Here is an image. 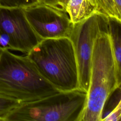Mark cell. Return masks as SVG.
I'll list each match as a JSON object with an SVG mask.
<instances>
[{
	"instance_id": "6da1fadb",
	"label": "cell",
	"mask_w": 121,
	"mask_h": 121,
	"mask_svg": "<svg viewBox=\"0 0 121 121\" xmlns=\"http://www.w3.org/2000/svg\"><path fill=\"white\" fill-rule=\"evenodd\" d=\"M60 92L39 73L26 54L2 48L0 54V94L21 103L34 101Z\"/></svg>"
},
{
	"instance_id": "7a4b0ae2",
	"label": "cell",
	"mask_w": 121,
	"mask_h": 121,
	"mask_svg": "<svg viewBox=\"0 0 121 121\" xmlns=\"http://www.w3.org/2000/svg\"><path fill=\"white\" fill-rule=\"evenodd\" d=\"M121 85L116 76L108 28L99 33L94 43L88 89L78 121H102L107 100Z\"/></svg>"
},
{
	"instance_id": "3957f363",
	"label": "cell",
	"mask_w": 121,
	"mask_h": 121,
	"mask_svg": "<svg viewBox=\"0 0 121 121\" xmlns=\"http://www.w3.org/2000/svg\"><path fill=\"white\" fill-rule=\"evenodd\" d=\"M26 55L43 77L60 91L79 89L77 59L69 37L43 39Z\"/></svg>"
},
{
	"instance_id": "277c9868",
	"label": "cell",
	"mask_w": 121,
	"mask_h": 121,
	"mask_svg": "<svg viewBox=\"0 0 121 121\" xmlns=\"http://www.w3.org/2000/svg\"><path fill=\"white\" fill-rule=\"evenodd\" d=\"M86 92L80 89L20 103L5 121H78L85 106Z\"/></svg>"
},
{
	"instance_id": "5b68a950",
	"label": "cell",
	"mask_w": 121,
	"mask_h": 121,
	"mask_svg": "<svg viewBox=\"0 0 121 121\" xmlns=\"http://www.w3.org/2000/svg\"><path fill=\"white\" fill-rule=\"evenodd\" d=\"M108 28V17L95 12L86 19L73 24L69 36L77 59L79 89L86 93L95 40L99 33Z\"/></svg>"
},
{
	"instance_id": "8992f818",
	"label": "cell",
	"mask_w": 121,
	"mask_h": 121,
	"mask_svg": "<svg viewBox=\"0 0 121 121\" xmlns=\"http://www.w3.org/2000/svg\"><path fill=\"white\" fill-rule=\"evenodd\" d=\"M22 9L30 26L41 40L69 37L73 24L64 8L40 1Z\"/></svg>"
},
{
	"instance_id": "52a82bcc",
	"label": "cell",
	"mask_w": 121,
	"mask_h": 121,
	"mask_svg": "<svg viewBox=\"0 0 121 121\" xmlns=\"http://www.w3.org/2000/svg\"><path fill=\"white\" fill-rule=\"evenodd\" d=\"M41 40L22 8L0 7V45L2 48L26 54Z\"/></svg>"
},
{
	"instance_id": "ba28073f",
	"label": "cell",
	"mask_w": 121,
	"mask_h": 121,
	"mask_svg": "<svg viewBox=\"0 0 121 121\" xmlns=\"http://www.w3.org/2000/svg\"><path fill=\"white\" fill-rule=\"evenodd\" d=\"M109 35L117 79L121 83V20L108 17Z\"/></svg>"
},
{
	"instance_id": "9c48e42d",
	"label": "cell",
	"mask_w": 121,
	"mask_h": 121,
	"mask_svg": "<svg viewBox=\"0 0 121 121\" xmlns=\"http://www.w3.org/2000/svg\"><path fill=\"white\" fill-rule=\"evenodd\" d=\"M65 9L73 24L86 19L96 12L95 7L88 0H67Z\"/></svg>"
},
{
	"instance_id": "30bf717a",
	"label": "cell",
	"mask_w": 121,
	"mask_h": 121,
	"mask_svg": "<svg viewBox=\"0 0 121 121\" xmlns=\"http://www.w3.org/2000/svg\"><path fill=\"white\" fill-rule=\"evenodd\" d=\"M88 0L95 7L96 12L121 20V13L118 10L114 0Z\"/></svg>"
},
{
	"instance_id": "8fae6325",
	"label": "cell",
	"mask_w": 121,
	"mask_h": 121,
	"mask_svg": "<svg viewBox=\"0 0 121 121\" xmlns=\"http://www.w3.org/2000/svg\"><path fill=\"white\" fill-rule=\"evenodd\" d=\"M21 103L0 94V121H5L8 114Z\"/></svg>"
},
{
	"instance_id": "7c38bea8",
	"label": "cell",
	"mask_w": 121,
	"mask_h": 121,
	"mask_svg": "<svg viewBox=\"0 0 121 121\" xmlns=\"http://www.w3.org/2000/svg\"><path fill=\"white\" fill-rule=\"evenodd\" d=\"M41 0H0V7L23 8L35 4Z\"/></svg>"
},
{
	"instance_id": "4fadbf2b",
	"label": "cell",
	"mask_w": 121,
	"mask_h": 121,
	"mask_svg": "<svg viewBox=\"0 0 121 121\" xmlns=\"http://www.w3.org/2000/svg\"><path fill=\"white\" fill-rule=\"evenodd\" d=\"M121 117V102L112 110L105 114L102 121H119Z\"/></svg>"
},
{
	"instance_id": "5bb4252c",
	"label": "cell",
	"mask_w": 121,
	"mask_h": 121,
	"mask_svg": "<svg viewBox=\"0 0 121 121\" xmlns=\"http://www.w3.org/2000/svg\"><path fill=\"white\" fill-rule=\"evenodd\" d=\"M67 0H41L43 2L53 5H58L65 8Z\"/></svg>"
},
{
	"instance_id": "9a60e30c",
	"label": "cell",
	"mask_w": 121,
	"mask_h": 121,
	"mask_svg": "<svg viewBox=\"0 0 121 121\" xmlns=\"http://www.w3.org/2000/svg\"><path fill=\"white\" fill-rule=\"evenodd\" d=\"M114 1L118 10L121 13V0H114Z\"/></svg>"
},
{
	"instance_id": "2e32d148",
	"label": "cell",
	"mask_w": 121,
	"mask_h": 121,
	"mask_svg": "<svg viewBox=\"0 0 121 121\" xmlns=\"http://www.w3.org/2000/svg\"><path fill=\"white\" fill-rule=\"evenodd\" d=\"M2 49V47L0 46V53H1V52Z\"/></svg>"
}]
</instances>
